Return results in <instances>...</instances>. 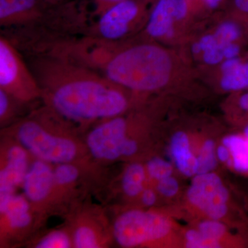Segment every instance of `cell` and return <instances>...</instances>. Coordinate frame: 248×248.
<instances>
[{"label":"cell","mask_w":248,"mask_h":248,"mask_svg":"<svg viewBox=\"0 0 248 248\" xmlns=\"http://www.w3.org/2000/svg\"><path fill=\"white\" fill-rule=\"evenodd\" d=\"M245 136L246 138L248 139V125L246 127L244 130Z\"/></svg>","instance_id":"8d00e7d4"},{"label":"cell","mask_w":248,"mask_h":248,"mask_svg":"<svg viewBox=\"0 0 248 248\" xmlns=\"http://www.w3.org/2000/svg\"><path fill=\"white\" fill-rule=\"evenodd\" d=\"M216 155L218 161L225 164H232V155L229 148L222 143L216 148Z\"/></svg>","instance_id":"4dcf8cb0"},{"label":"cell","mask_w":248,"mask_h":248,"mask_svg":"<svg viewBox=\"0 0 248 248\" xmlns=\"http://www.w3.org/2000/svg\"><path fill=\"white\" fill-rule=\"evenodd\" d=\"M197 174L213 172V170L217 167L218 161L215 143L213 140H207L203 142L200 153L197 156Z\"/></svg>","instance_id":"44dd1931"},{"label":"cell","mask_w":248,"mask_h":248,"mask_svg":"<svg viewBox=\"0 0 248 248\" xmlns=\"http://www.w3.org/2000/svg\"><path fill=\"white\" fill-rule=\"evenodd\" d=\"M187 11L186 0H156L147 22V34L153 38L169 35L172 23L185 17Z\"/></svg>","instance_id":"4fadbf2b"},{"label":"cell","mask_w":248,"mask_h":248,"mask_svg":"<svg viewBox=\"0 0 248 248\" xmlns=\"http://www.w3.org/2000/svg\"><path fill=\"white\" fill-rule=\"evenodd\" d=\"M241 63L239 60L236 58L228 59L226 62H223L222 64L221 70L223 72V74L225 73H229L234 69L236 67L239 66Z\"/></svg>","instance_id":"d6a6232c"},{"label":"cell","mask_w":248,"mask_h":248,"mask_svg":"<svg viewBox=\"0 0 248 248\" xmlns=\"http://www.w3.org/2000/svg\"><path fill=\"white\" fill-rule=\"evenodd\" d=\"M179 188V182L172 175L156 182V190L160 195L166 198H171L177 195Z\"/></svg>","instance_id":"484cf974"},{"label":"cell","mask_w":248,"mask_h":248,"mask_svg":"<svg viewBox=\"0 0 248 248\" xmlns=\"http://www.w3.org/2000/svg\"><path fill=\"white\" fill-rule=\"evenodd\" d=\"M66 9L63 1L46 0H0V26L1 31L22 29L27 38L35 35L37 29L51 34L63 30Z\"/></svg>","instance_id":"277c9868"},{"label":"cell","mask_w":248,"mask_h":248,"mask_svg":"<svg viewBox=\"0 0 248 248\" xmlns=\"http://www.w3.org/2000/svg\"><path fill=\"white\" fill-rule=\"evenodd\" d=\"M155 0H124L98 16L87 35L107 42H118L128 35L134 24Z\"/></svg>","instance_id":"ba28073f"},{"label":"cell","mask_w":248,"mask_h":248,"mask_svg":"<svg viewBox=\"0 0 248 248\" xmlns=\"http://www.w3.org/2000/svg\"><path fill=\"white\" fill-rule=\"evenodd\" d=\"M28 64L45 107L79 133L128 110V90L64 55L35 52Z\"/></svg>","instance_id":"6da1fadb"},{"label":"cell","mask_w":248,"mask_h":248,"mask_svg":"<svg viewBox=\"0 0 248 248\" xmlns=\"http://www.w3.org/2000/svg\"><path fill=\"white\" fill-rule=\"evenodd\" d=\"M233 4L241 12L248 14V0H233Z\"/></svg>","instance_id":"836d02e7"},{"label":"cell","mask_w":248,"mask_h":248,"mask_svg":"<svg viewBox=\"0 0 248 248\" xmlns=\"http://www.w3.org/2000/svg\"><path fill=\"white\" fill-rule=\"evenodd\" d=\"M218 40L216 36L208 35L204 36L201 39L198 43H196L192 47V51L195 53H200L202 51H205L208 49L211 48L214 45H216Z\"/></svg>","instance_id":"f1b7e54d"},{"label":"cell","mask_w":248,"mask_h":248,"mask_svg":"<svg viewBox=\"0 0 248 248\" xmlns=\"http://www.w3.org/2000/svg\"><path fill=\"white\" fill-rule=\"evenodd\" d=\"M0 89L22 104L40 99L42 90L19 49L6 36L0 37Z\"/></svg>","instance_id":"8992f818"},{"label":"cell","mask_w":248,"mask_h":248,"mask_svg":"<svg viewBox=\"0 0 248 248\" xmlns=\"http://www.w3.org/2000/svg\"><path fill=\"white\" fill-rule=\"evenodd\" d=\"M43 217L23 193L0 198L1 246L19 242L30 236Z\"/></svg>","instance_id":"52a82bcc"},{"label":"cell","mask_w":248,"mask_h":248,"mask_svg":"<svg viewBox=\"0 0 248 248\" xmlns=\"http://www.w3.org/2000/svg\"><path fill=\"white\" fill-rule=\"evenodd\" d=\"M139 199L143 206L151 208L155 206L157 202V191L155 190L151 187H146Z\"/></svg>","instance_id":"83f0119b"},{"label":"cell","mask_w":248,"mask_h":248,"mask_svg":"<svg viewBox=\"0 0 248 248\" xmlns=\"http://www.w3.org/2000/svg\"><path fill=\"white\" fill-rule=\"evenodd\" d=\"M170 151L174 164L179 172L187 177H194L197 174V156L191 150L190 141L187 134L178 131L172 135Z\"/></svg>","instance_id":"9a60e30c"},{"label":"cell","mask_w":248,"mask_h":248,"mask_svg":"<svg viewBox=\"0 0 248 248\" xmlns=\"http://www.w3.org/2000/svg\"><path fill=\"white\" fill-rule=\"evenodd\" d=\"M3 90L0 89V124L4 128L18 121L19 108L26 107Z\"/></svg>","instance_id":"d6986e66"},{"label":"cell","mask_w":248,"mask_h":248,"mask_svg":"<svg viewBox=\"0 0 248 248\" xmlns=\"http://www.w3.org/2000/svg\"><path fill=\"white\" fill-rule=\"evenodd\" d=\"M62 53L133 92L152 93L162 89L169 83L172 73L169 53L152 44L120 48L117 42L86 35L67 41Z\"/></svg>","instance_id":"7a4b0ae2"},{"label":"cell","mask_w":248,"mask_h":248,"mask_svg":"<svg viewBox=\"0 0 248 248\" xmlns=\"http://www.w3.org/2000/svg\"><path fill=\"white\" fill-rule=\"evenodd\" d=\"M146 169L148 177L152 180L157 181L170 177L174 172V167L169 161L159 156H153L146 164Z\"/></svg>","instance_id":"7402d4cb"},{"label":"cell","mask_w":248,"mask_h":248,"mask_svg":"<svg viewBox=\"0 0 248 248\" xmlns=\"http://www.w3.org/2000/svg\"><path fill=\"white\" fill-rule=\"evenodd\" d=\"M22 193L36 211L45 216L55 210L54 166L34 159L26 174Z\"/></svg>","instance_id":"7c38bea8"},{"label":"cell","mask_w":248,"mask_h":248,"mask_svg":"<svg viewBox=\"0 0 248 248\" xmlns=\"http://www.w3.org/2000/svg\"><path fill=\"white\" fill-rule=\"evenodd\" d=\"M221 86L222 89L228 91L248 87V63H241L232 71L223 74Z\"/></svg>","instance_id":"ffe728a7"},{"label":"cell","mask_w":248,"mask_h":248,"mask_svg":"<svg viewBox=\"0 0 248 248\" xmlns=\"http://www.w3.org/2000/svg\"><path fill=\"white\" fill-rule=\"evenodd\" d=\"M222 143L229 148L232 155V165L235 170L248 172V139L239 135H230Z\"/></svg>","instance_id":"e0dca14e"},{"label":"cell","mask_w":248,"mask_h":248,"mask_svg":"<svg viewBox=\"0 0 248 248\" xmlns=\"http://www.w3.org/2000/svg\"><path fill=\"white\" fill-rule=\"evenodd\" d=\"M31 247L35 248H73V239L69 229H55L48 232L33 240Z\"/></svg>","instance_id":"ac0fdd59"},{"label":"cell","mask_w":248,"mask_h":248,"mask_svg":"<svg viewBox=\"0 0 248 248\" xmlns=\"http://www.w3.org/2000/svg\"><path fill=\"white\" fill-rule=\"evenodd\" d=\"M79 134L45 106L3 130V135L20 143L34 159L53 166L94 162Z\"/></svg>","instance_id":"3957f363"},{"label":"cell","mask_w":248,"mask_h":248,"mask_svg":"<svg viewBox=\"0 0 248 248\" xmlns=\"http://www.w3.org/2000/svg\"><path fill=\"white\" fill-rule=\"evenodd\" d=\"M197 229L209 239L219 241L225 236L227 231L226 226L219 220L212 218L201 221Z\"/></svg>","instance_id":"cb8c5ba5"},{"label":"cell","mask_w":248,"mask_h":248,"mask_svg":"<svg viewBox=\"0 0 248 248\" xmlns=\"http://www.w3.org/2000/svg\"><path fill=\"white\" fill-rule=\"evenodd\" d=\"M112 239L122 248L143 247L167 237L172 230L169 217L151 210L129 209L111 223Z\"/></svg>","instance_id":"5b68a950"},{"label":"cell","mask_w":248,"mask_h":248,"mask_svg":"<svg viewBox=\"0 0 248 248\" xmlns=\"http://www.w3.org/2000/svg\"><path fill=\"white\" fill-rule=\"evenodd\" d=\"M94 5V15L100 16L108 9L124 0H93Z\"/></svg>","instance_id":"f546056e"},{"label":"cell","mask_w":248,"mask_h":248,"mask_svg":"<svg viewBox=\"0 0 248 248\" xmlns=\"http://www.w3.org/2000/svg\"><path fill=\"white\" fill-rule=\"evenodd\" d=\"M215 36L219 42L224 45L232 43L240 35L239 27L230 22L223 23L218 27Z\"/></svg>","instance_id":"d4e9b609"},{"label":"cell","mask_w":248,"mask_h":248,"mask_svg":"<svg viewBox=\"0 0 248 248\" xmlns=\"http://www.w3.org/2000/svg\"><path fill=\"white\" fill-rule=\"evenodd\" d=\"M240 48L239 46L234 45L233 43L228 44L225 46L223 54L224 58L227 60L228 59L236 58V57L239 55Z\"/></svg>","instance_id":"1f68e13d"},{"label":"cell","mask_w":248,"mask_h":248,"mask_svg":"<svg viewBox=\"0 0 248 248\" xmlns=\"http://www.w3.org/2000/svg\"><path fill=\"white\" fill-rule=\"evenodd\" d=\"M240 107L244 110H248V93L245 94L239 100Z\"/></svg>","instance_id":"e575fe53"},{"label":"cell","mask_w":248,"mask_h":248,"mask_svg":"<svg viewBox=\"0 0 248 248\" xmlns=\"http://www.w3.org/2000/svg\"><path fill=\"white\" fill-rule=\"evenodd\" d=\"M0 158V198L17 193L34 158L14 139L4 135Z\"/></svg>","instance_id":"30bf717a"},{"label":"cell","mask_w":248,"mask_h":248,"mask_svg":"<svg viewBox=\"0 0 248 248\" xmlns=\"http://www.w3.org/2000/svg\"><path fill=\"white\" fill-rule=\"evenodd\" d=\"M185 246L188 248H221L219 241L209 239L198 229H190L185 233Z\"/></svg>","instance_id":"603a6c76"},{"label":"cell","mask_w":248,"mask_h":248,"mask_svg":"<svg viewBox=\"0 0 248 248\" xmlns=\"http://www.w3.org/2000/svg\"><path fill=\"white\" fill-rule=\"evenodd\" d=\"M68 229L73 248H108L113 240L108 218L102 210L95 208L78 210L72 217Z\"/></svg>","instance_id":"8fae6325"},{"label":"cell","mask_w":248,"mask_h":248,"mask_svg":"<svg viewBox=\"0 0 248 248\" xmlns=\"http://www.w3.org/2000/svg\"><path fill=\"white\" fill-rule=\"evenodd\" d=\"M147 178L145 165L137 161L127 165L121 178V188L124 195L130 199L140 198L146 187Z\"/></svg>","instance_id":"2e32d148"},{"label":"cell","mask_w":248,"mask_h":248,"mask_svg":"<svg viewBox=\"0 0 248 248\" xmlns=\"http://www.w3.org/2000/svg\"><path fill=\"white\" fill-rule=\"evenodd\" d=\"M187 198L209 218L220 220L228 213L229 192L221 177L213 172L194 176Z\"/></svg>","instance_id":"9c48e42d"},{"label":"cell","mask_w":248,"mask_h":248,"mask_svg":"<svg viewBox=\"0 0 248 248\" xmlns=\"http://www.w3.org/2000/svg\"><path fill=\"white\" fill-rule=\"evenodd\" d=\"M91 164L67 163L54 166L55 187V210L63 208L77 195L78 186L84 174L93 170Z\"/></svg>","instance_id":"5bb4252c"},{"label":"cell","mask_w":248,"mask_h":248,"mask_svg":"<svg viewBox=\"0 0 248 248\" xmlns=\"http://www.w3.org/2000/svg\"><path fill=\"white\" fill-rule=\"evenodd\" d=\"M205 1H206L207 4H208L210 7L215 8L218 6L221 0H205Z\"/></svg>","instance_id":"d590c367"},{"label":"cell","mask_w":248,"mask_h":248,"mask_svg":"<svg viewBox=\"0 0 248 248\" xmlns=\"http://www.w3.org/2000/svg\"><path fill=\"white\" fill-rule=\"evenodd\" d=\"M46 1H52V2H58V1H63V0H46Z\"/></svg>","instance_id":"74e56055"},{"label":"cell","mask_w":248,"mask_h":248,"mask_svg":"<svg viewBox=\"0 0 248 248\" xmlns=\"http://www.w3.org/2000/svg\"><path fill=\"white\" fill-rule=\"evenodd\" d=\"M226 45L218 40L216 45L204 51L203 60L205 63L213 65L221 62L224 58L223 50Z\"/></svg>","instance_id":"4316f807"}]
</instances>
